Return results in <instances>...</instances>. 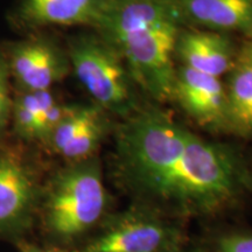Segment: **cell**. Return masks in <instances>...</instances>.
<instances>
[{"label": "cell", "instance_id": "cell-1", "mask_svg": "<svg viewBox=\"0 0 252 252\" xmlns=\"http://www.w3.org/2000/svg\"><path fill=\"white\" fill-rule=\"evenodd\" d=\"M115 173L127 193L163 217H207L237 202L250 172L229 145L198 137L156 109L116 132Z\"/></svg>", "mask_w": 252, "mask_h": 252}, {"label": "cell", "instance_id": "cell-2", "mask_svg": "<svg viewBox=\"0 0 252 252\" xmlns=\"http://www.w3.org/2000/svg\"><path fill=\"white\" fill-rule=\"evenodd\" d=\"M182 25L171 0H110L94 31L121 54L135 84L166 102L173 97Z\"/></svg>", "mask_w": 252, "mask_h": 252}, {"label": "cell", "instance_id": "cell-3", "mask_svg": "<svg viewBox=\"0 0 252 252\" xmlns=\"http://www.w3.org/2000/svg\"><path fill=\"white\" fill-rule=\"evenodd\" d=\"M109 194L97 157L67 162L43 184L39 215L53 245L63 248L84 238L105 220Z\"/></svg>", "mask_w": 252, "mask_h": 252}, {"label": "cell", "instance_id": "cell-4", "mask_svg": "<svg viewBox=\"0 0 252 252\" xmlns=\"http://www.w3.org/2000/svg\"><path fill=\"white\" fill-rule=\"evenodd\" d=\"M71 71L104 111L127 118L137 111L134 81L121 54L97 32H84L68 40Z\"/></svg>", "mask_w": 252, "mask_h": 252}, {"label": "cell", "instance_id": "cell-5", "mask_svg": "<svg viewBox=\"0 0 252 252\" xmlns=\"http://www.w3.org/2000/svg\"><path fill=\"white\" fill-rule=\"evenodd\" d=\"M30 145L0 143V239L21 242L37 219L43 184Z\"/></svg>", "mask_w": 252, "mask_h": 252}, {"label": "cell", "instance_id": "cell-6", "mask_svg": "<svg viewBox=\"0 0 252 252\" xmlns=\"http://www.w3.org/2000/svg\"><path fill=\"white\" fill-rule=\"evenodd\" d=\"M182 232L166 217L137 206L103 220L80 252H169Z\"/></svg>", "mask_w": 252, "mask_h": 252}, {"label": "cell", "instance_id": "cell-7", "mask_svg": "<svg viewBox=\"0 0 252 252\" xmlns=\"http://www.w3.org/2000/svg\"><path fill=\"white\" fill-rule=\"evenodd\" d=\"M1 47L15 91L53 90L71 71L67 49L43 34L33 33Z\"/></svg>", "mask_w": 252, "mask_h": 252}, {"label": "cell", "instance_id": "cell-8", "mask_svg": "<svg viewBox=\"0 0 252 252\" xmlns=\"http://www.w3.org/2000/svg\"><path fill=\"white\" fill-rule=\"evenodd\" d=\"M109 113L96 104H69L45 146L67 162L96 157L110 131Z\"/></svg>", "mask_w": 252, "mask_h": 252}, {"label": "cell", "instance_id": "cell-9", "mask_svg": "<svg viewBox=\"0 0 252 252\" xmlns=\"http://www.w3.org/2000/svg\"><path fill=\"white\" fill-rule=\"evenodd\" d=\"M172 99L204 128L230 132L226 89L220 77L181 65L175 71Z\"/></svg>", "mask_w": 252, "mask_h": 252}, {"label": "cell", "instance_id": "cell-10", "mask_svg": "<svg viewBox=\"0 0 252 252\" xmlns=\"http://www.w3.org/2000/svg\"><path fill=\"white\" fill-rule=\"evenodd\" d=\"M69 104L61 102L53 90L13 91L9 134L26 145H45Z\"/></svg>", "mask_w": 252, "mask_h": 252}, {"label": "cell", "instance_id": "cell-11", "mask_svg": "<svg viewBox=\"0 0 252 252\" xmlns=\"http://www.w3.org/2000/svg\"><path fill=\"white\" fill-rule=\"evenodd\" d=\"M110 0H20L15 20L18 26L39 31L52 26H88L99 24Z\"/></svg>", "mask_w": 252, "mask_h": 252}, {"label": "cell", "instance_id": "cell-12", "mask_svg": "<svg viewBox=\"0 0 252 252\" xmlns=\"http://www.w3.org/2000/svg\"><path fill=\"white\" fill-rule=\"evenodd\" d=\"M175 56L182 65L220 77L231 70L237 50L225 34L206 30L181 31L176 42Z\"/></svg>", "mask_w": 252, "mask_h": 252}, {"label": "cell", "instance_id": "cell-13", "mask_svg": "<svg viewBox=\"0 0 252 252\" xmlns=\"http://www.w3.org/2000/svg\"><path fill=\"white\" fill-rule=\"evenodd\" d=\"M182 24L206 31H241L252 26V0H171Z\"/></svg>", "mask_w": 252, "mask_h": 252}, {"label": "cell", "instance_id": "cell-14", "mask_svg": "<svg viewBox=\"0 0 252 252\" xmlns=\"http://www.w3.org/2000/svg\"><path fill=\"white\" fill-rule=\"evenodd\" d=\"M226 89L230 132L252 137V43L248 42L237 52L229 71Z\"/></svg>", "mask_w": 252, "mask_h": 252}, {"label": "cell", "instance_id": "cell-15", "mask_svg": "<svg viewBox=\"0 0 252 252\" xmlns=\"http://www.w3.org/2000/svg\"><path fill=\"white\" fill-rule=\"evenodd\" d=\"M12 87L13 84L9 76L7 62L2 47L0 46V143L9 135V117L13 99Z\"/></svg>", "mask_w": 252, "mask_h": 252}, {"label": "cell", "instance_id": "cell-16", "mask_svg": "<svg viewBox=\"0 0 252 252\" xmlns=\"http://www.w3.org/2000/svg\"><path fill=\"white\" fill-rule=\"evenodd\" d=\"M210 252H252L251 230H234L220 235Z\"/></svg>", "mask_w": 252, "mask_h": 252}, {"label": "cell", "instance_id": "cell-17", "mask_svg": "<svg viewBox=\"0 0 252 252\" xmlns=\"http://www.w3.org/2000/svg\"><path fill=\"white\" fill-rule=\"evenodd\" d=\"M21 252H64L62 248L56 245H49V247H39V245L20 243Z\"/></svg>", "mask_w": 252, "mask_h": 252}, {"label": "cell", "instance_id": "cell-18", "mask_svg": "<svg viewBox=\"0 0 252 252\" xmlns=\"http://www.w3.org/2000/svg\"><path fill=\"white\" fill-rule=\"evenodd\" d=\"M169 252H210V251H207L204 250V249L198 248V247H186L184 242H181V243L176 244Z\"/></svg>", "mask_w": 252, "mask_h": 252}, {"label": "cell", "instance_id": "cell-19", "mask_svg": "<svg viewBox=\"0 0 252 252\" xmlns=\"http://www.w3.org/2000/svg\"><path fill=\"white\" fill-rule=\"evenodd\" d=\"M247 190H250V191H252V174L250 173V174H249V176H248V179H247Z\"/></svg>", "mask_w": 252, "mask_h": 252}, {"label": "cell", "instance_id": "cell-20", "mask_svg": "<svg viewBox=\"0 0 252 252\" xmlns=\"http://www.w3.org/2000/svg\"><path fill=\"white\" fill-rule=\"evenodd\" d=\"M245 34H247V35H248L249 37H250V42L252 43V26L250 27V30H249Z\"/></svg>", "mask_w": 252, "mask_h": 252}]
</instances>
